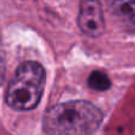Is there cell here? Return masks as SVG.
Listing matches in <instances>:
<instances>
[{"instance_id": "obj_6", "label": "cell", "mask_w": 135, "mask_h": 135, "mask_svg": "<svg viewBox=\"0 0 135 135\" xmlns=\"http://www.w3.org/2000/svg\"><path fill=\"white\" fill-rule=\"evenodd\" d=\"M5 76H6V58H5V50L1 40V33H0V85L4 83Z\"/></svg>"}, {"instance_id": "obj_2", "label": "cell", "mask_w": 135, "mask_h": 135, "mask_svg": "<svg viewBox=\"0 0 135 135\" xmlns=\"http://www.w3.org/2000/svg\"><path fill=\"white\" fill-rule=\"evenodd\" d=\"M45 70L37 62H24L8 83L6 103L14 110L25 112L37 107L44 91Z\"/></svg>"}, {"instance_id": "obj_5", "label": "cell", "mask_w": 135, "mask_h": 135, "mask_svg": "<svg viewBox=\"0 0 135 135\" xmlns=\"http://www.w3.org/2000/svg\"><path fill=\"white\" fill-rule=\"evenodd\" d=\"M88 84L93 90L96 91H104L110 88V79L105 74L101 71H94L89 76Z\"/></svg>"}, {"instance_id": "obj_1", "label": "cell", "mask_w": 135, "mask_h": 135, "mask_svg": "<svg viewBox=\"0 0 135 135\" xmlns=\"http://www.w3.org/2000/svg\"><path fill=\"white\" fill-rule=\"evenodd\" d=\"M102 113L86 101H69L50 108L44 116L49 135H91L102 123Z\"/></svg>"}, {"instance_id": "obj_3", "label": "cell", "mask_w": 135, "mask_h": 135, "mask_svg": "<svg viewBox=\"0 0 135 135\" xmlns=\"http://www.w3.org/2000/svg\"><path fill=\"white\" fill-rule=\"evenodd\" d=\"M78 26L84 35L98 37L104 31V17L98 0H81Z\"/></svg>"}, {"instance_id": "obj_4", "label": "cell", "mask_w": 135, "mask_h": 135, "mask_svg": "<svg viewBox=\"0 0 135 135\" xmlns=\"http://www.w3.org/2000/svg\"><path fill=\"white\" fill-rule=\"evenodd\" d=\"M108 9L121 30L135 32V0H108Z\"/></svg>"}]
</instances>
